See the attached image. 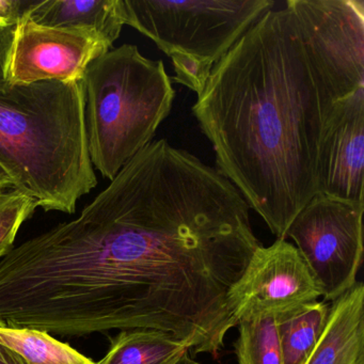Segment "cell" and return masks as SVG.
Segmentation results:
<instances>
[{
    "label": "cell",
    "instance_id": "1",
    "mask_svg": "<svg viewBox=\"0 0 364 364\" xmlns=\"http://www.w3.org/2000/svg\"><path fill=\"white\" fill-rule=\"evenodd\" d=\"M364 87V10L353 0H289L213 68L193 112L216 169L272 234L318 193L326 122Z\"/></svg>",
    "mask_w": 364,
    "mask_h": 364
},
{
    "label": "cell",
    "instance_id": "2",
    "mask_svg": "<svg viewBox=\"0 0 364 364\" xmlns=\"http://www.w3.org/2000/svg\"><path fill=\"white\" fill-rule=\"evenodd\" d=\"M0 166L38 208L75 213L78 200L97 185L82 80L0 89Z\"/></svg>",
    "mask_w": 364,
    "mask_h": 364
},
{
    "label": "cell",
    "instance_id": "3",
    "mask_svg": "<svg viewBox=\"0 0 364 364\" xmlns=\"http://www.w3.org/2000/svg\"><path fill=\"white\" fill-rule=\"evenodd\" d=\"M91 163L112 181L152 142L176 91L163 61L123 44L95 59L82 78Z\"/></svg>",
    "mask_w": 364,
    "mask_h": 364
},
{
    "label": "cell",
    "instance_id": "4",
    "mask_svg": "<svg viewBox=\"0 0 364 364\" xmlns=\"http://www.w3.org/2000/svg\"><path fill=\"white\" fill-rule=\"evenodd\" d=\"M274 6L272 0H121L124 24L171 59V82L198 95L215 65Z\"/></svg>",
    "mask_w": 364,
    "mask_h": 364
},
{
    "label": "cell",
    "instance_id": "5",
    "mask_svg": "<svg viewBox=\"0 0 364 364\" xmlns=\"http://www.w3.org/2000/svg\"><path fill=\"white\" fill-rule=\"evenodd\" d=\"M364 204L317 193L285 233L310 269L321 296L333 301L357 282L363 257Z\"/></svg>",
    "mask_w": 364,
    "mask_h": 364
},
{
    "label": "cell",
    "instance_id": "6",
    "mask_svg": "<svg viewBox=\"0 0 364 364\" xmlns=\"http://www.w3.org/2000/svg\"><path fill=\"white\" fill-rule=\"evenodd\" d=\"M109 50L93 31L40 26L26 16L16 28L8 82H80L87 68Z\"/></svg>",
    "mask_w": 364,
    "mask_h": 364
},
{
    "label": "cell",
    "instance_id": "7",
    "mask_svg": "<svg viewBox=\"0 0 364 364\" xmlns=\"http://www.w3.org/2000/svg\"><path fill=\"white\" fill-rule=\"evenodd\" d=\"M321 291L297 248L283 238L259 246L230 293L236 321L316 301Z\"/></svg>",
    "mask_w": 364,
    "mask_h": 364
},
{
    "label": "cell",
    "instance_id": "8",
    "mask_svg": "<svg viewBox=\"0 0 364 364\" xmlns=\"http://www.w3.org/2000/svg\"><path fill=\"white\" fill-rule=\"evenodd\" d=\"M364 87L332 107L319 151L318 193L343 201H363Z\"/></svg>",
    "mask_w": 364,
    "mask_h": 364
},
{
    "label": "cell",
    "instance_id": "9",
    "mask_svg": "<svg viewBox=\"0 0 364 364\" xmlns=\"http://www.w3.org/2000/svg\"><path fill=\"white\" fill-rule=\"evenodd\" d=\"M306 364H364V285L332 301L325 329Z\"/></svg>",
    "mask_w": 364,
    "mask_h": 364
},
{
    "label": "cell",
    "instance_id": "10",
    "mask_svg": "<svg viewBox=\"0 0 364 364\" xmlns=\"http://www.w3.org/2000/svg\"><path fill=\"white\" fill-rule=\"evenodd\" d=\"M27 18L50 28L93 31L112 48L125 25L121 0H40Z\"/></svg>",
    "mask_w": 364,
    "mask_h": 364
},
{
    "label": "cell",
    "instance_id": "11",
    "mask_svg": "<svg viewBox=\"0 0 364 364\" xmlns=\"http://www.w3.org/2000/svg\"><path fill=\"white\" fill-rule=\"evenodd\" d=\"M329 306L316 300L276 313L283 364L306 363L325 329Z\"/></svg>",
    "mask_w": 364,
    "mask_h": 364
},
{
    "label": "cell",
    "instance_id": "12",
    "mask_svg": "<svg viewBox=\"0 0 364 364\" xmlns=\"http://www.w3.org/2000/svg\"><path fill=\"white\" fill-rule=\"evenodd\" d=\"M186 349V343L168 332L124 330L112 341L109 350L97 364H164Z\"/></svg>",
    "mask_w": 364,
    "mask_h": 364
},
{
    "label": "cell",
    "instance_id": "13",
    "mask_svg": "<svg viewBox=\"0 0 364 364\" xmlns=\"http://www.w3.org/2000/svg\"><path fill=\"white\" fill-rule=\"evenodd\" d=\"M0 344L18 353L27 364H97L41 330L0 326Z\"/></svg>",
    "mask_w": 364,
    "mask_h": 364
},
{
    "label": "cell",
    "instance_id": "14",
    "mask_svg": "<svg viewBox=\"0 0 364 364\" xmlns=\"http://www.w3.org/2000/svg\"><path fill=\"white\" fill-rule=\"evenodd\" d=\"M235 345L238 364H283L276 313H259L240 319Z\"/></svg>",
    "mask_w": 364,
    "mask_h": 364
},
{
    "label": "cell",
    "instance_id": "15",
    "mask_svg": "<svg viewBox=\"0 0 364 364\" xmlns=\"http://www.w3.org/2000/svg\"><path fill=\"white\" fill-rule=\"evenodd\" d=\"M37 208L35 200L16 189L0 191V259L14 248L18 230Z\"/></svg>",
    "mask_w": 364,
    "mask_h": 364
},
{
    "label": "cell",
    "instance_id": "16",
    "mask_svg": "<svg viewBox=\"0 0 364 364\" xmlns=\"http://www.w3.org/2000/svg\"><path fill=\"white\" fill-rule=\"evenodd\" d=\"M40 0H0V27H16Z\"/></svg>",
    "mask_w": 364,
    "mask_h": 364
},
{
    "label": "cell",
    "instance_id": "17",
    "mask_svg": "<svg viewBox=\"0 0 364 364\" xmlns=\"http://www.w3.org/2000/svg\"><path fill=\"white\" fill-rule=\"evenodd\" d=\"M16 27H0V89L5 88L8 82L10 55L16 37Z\"/></svg>",
    "mask_w": 364,
    "mask_h": 364
},
{
    "label": "cell",
    "instance_id": "18",
    "mask_svg": "<svg viewBox=\"0 0 364 364\" xmlns=\"http://www.w3.org/2000/svg\"><path fill=\"white\" fill-rule=\"evenodd\" d=\"M0 364H27L18 353L0 344Z\"/></svg>",
    "mask_w": 364,
    "mask_h": 364
},
{
    "label": "cell",
    "instance_id": "19",
    "mask_svg": "<svg viewBox=\"0 0 364 364\" xmlns=\"http://www.w3.org/2000/svg\"><path fill=\"white\" fill-rule=\"evenodd\" d=\"M164 364H198V362L195 361L193 358L191 357V350L186 349V350L183 351L180 355L174 357L173 359L169 360V361Z\"/></svg>",
    "mask_w": 364,
    "mask_h": 364
},
{
    "label": "cell",
    "instance_id": "20",
    "mask_svg": "<svg viewBox=\"0 0 364 364\" xmlns=\"http://www.w3.org/2000/svg\"><path fill=\"white\" fill-rule=\"evenodd\" d=\"M14 188V183L7 172L0 166V191H7L8 188Z\"/></svg>",
    "mask_w": 364,
    "mask_h": 364
}]
</instances>
